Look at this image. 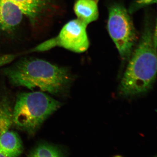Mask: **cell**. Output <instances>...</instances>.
Segmentation results:
<instances>
[{
  "label": "cell",
  "mask_w": 157,
  "mask_h": 157,
  "mask_svg": "<svg viewBox=\"0 0 157 157\" xmlns=\"http://www.w3.org/2000/svg\"><path fill=\"white\" fill-rule=\"evenodd\" d=\"M62 104L42 91L21 93L17 96L13 108V125L33 136L46 119Z\"/></svg>",
  "instance_id": "3"
},
{
  "label": "cell",
  "mask_w": 157,
  "mask_h": 157,
  "mask_svg": "<svg viewBox=\"0 0 157 157\" xmlns=\"http://www.w3.org/2000/svg\"><path fill=\"white\" fill-rule=\"evenodd\" d=\"M107 28L121 58L128 60L133 52L137 36L128 11L122 5L114 4L109 7Z\"/></svg>",
  "instance_id": "4"
},
{
  "label": "cell",
  "mask_w": 157,
  "mask_h": 157,
  "mask_svg": "<svg viewBox=\"0 0 157 157\" xmlns=\"http://www.w3.org/2000/svg\"><path fill=\"white\" fill-rule=\"evenodd\" d=\"M29 157H63L67 156V153L63 148L57 145L41 142L38 144L29 151Z\"/></svg>",
  "instance_id": "10"
},
{
  "label": "cell",
  "mask_w": 157,
  "mask_h": 157,
  "mask_svg": "<svg viewBox=\"0 0 157 157\" xmlns=\"http://www.w3.org/2000/svg\"><path fill=\"white\" fill-rule=\"evenodd\" d=\"M13 108L11 99L0 92V157L19 156L23 151L19 135L12 130Z\"/></svg>",
  "instance_id": "6"
},
{
  "label": "cell",
  "mask_w": 157,
  "mask_h": 157,
  "mask_svg": "<svg viewBox=\"0 0 157 157\" xmlns=\"http://www.w3.org/2000/svg\"><path fill=\"white\" fill-rule=\"evenodd\" d=\"M23 14L16 3L11 0H0V32L14 30L21 22Z\"/></svg>",
  "instance_id": "7"
},
{
  "label": "cell",
  "mask_w": 157,
  "mask_h": 157,
  "mask_svg": "<svg viewBox=\"0 0 157 157\" xmlns=\"http://www.w3.org/2000/svg\"><path fill=\"white\" fill-rule=\"evenodd\" d=\"M2 73L13 86L39 89L56 96L66 94L74 78L67 68L36 58L22 59L3 69Z\"/></svg>",
  "instance_id": "1"
},
{
  "label": "cell",
  "mask_w": 157,
  "mask_h": 157,
  "mask_svg": "<svg viewBox=\"0 0 157 157\" xmlns=\"http://www.w3.org/2000/svg\"><path fill=\"white\" fill-rule=\"evenodd\" d=\"M16 3L29 18L31 24L35 25L42 18L50 5L51 0H11Z\"/></svg>",
  "instance_id": "8"
},
{
  "label": "cell",
  "mask_w": 157,
  "mask_h": 157,
  "mask_svg": "<svg viewBox=\"0 0 157 157\" xmlns=\"http://www.w3.org/2000/svg\"><path fill=\"white\" fill-rule=\"evenodd\" d=\"M97 0H77L74 6L77 19L86 25L98 19L99 16Z\"/></svg>",
  "instance_id": "9"
},
{
  "label": "cell",
  "mask_w": 157,
  "mask_h": 157,
  "mask_svg": "<svg viewBox=\"0 0 157 157\" xmlns=\"http://www.w3.org/2000/svg\"><path fill=\"white\" fill-rule=\"evenodd\" d=\"M156 2L157 0H135L130 6L129 13H133L143 7Z\"/></svg>",
  "instance_id": "11"
},
{
  "label": "cell",
  "mask_w": 157,
  "mask_h": 157,
  "mask_svg": "<svg viewBox=\"0 0 157 157\" xmlns=\"http://www.w3.org/2000/svg\"><path fill=\"white\" fill-rule=\"evenodd\" d=\"M97 1H98V0H97Z\"/></svg>",
  "instance_id": "12"
},
{
  "label": "cell",
  "mask_w": 157,
  "mask_h": 157,
  "mask_svg": "<svg viewBox=\"0 0 157 157\" xmlns=\"http://www.w3.org/2000/svg\"><path fill=\"white\" fill-rule=\"evenodd\" d=\"M87 26L77 19L70 21L63 27L57 36L36 46V49L38 52L45 51L58 46L76 53L84 52L90 46Z\"/></svg>",
  "instance_id": "5"
},
{
  "label": "cell",
  "mask_w": 157,
  "mask_h": 157,
  "mask_svg": "<svg viewBox=\"0 0 157 157\" xmlns=\"http://www.w3.org/2000/svg\"><path fill=\"white\" fill-rule=\"evenodd\" d=\"M153 31L146 25L140 42L129 59L119 87L125 97L143 94L152 87L157 75V44Z\"/></svg>",
  "instance_id": "2"
}]
</instances>
